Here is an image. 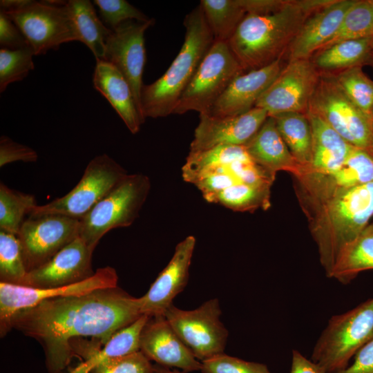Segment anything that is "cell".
Masks as SVG:
<instances>
[{"instance_id":"cell-1","label":"cell","mask_w":373,"mask_h":373,"mask_svg":"<svg viewBox=\"0 0 373 373\" xmlns=\"http://www.w3.org/2000/svg\"><path fill=\"white\" fill-rule=\"evenodd\" d=\"M142 315L140 298L116 287L44 300L16 313L10 328L41 344L48 373H63L75 342L91 337L104 345Z\"/></svg>"},{"instance_id":"cell-2","label":"cell","mask_w":373,"mask_h":373,"mask_svg":"<svg viewBox=\"0 0 373 373\" xmlns=\"http://www.w3.org/2000/svg\"><path fill=\"white\" fill-rule=\"evenodd\" d=\"M332 0H285L277 10L247 15L227 41L245 72L283 59L305 20Z\"/></svg>"},{"instance_id":"cell-3","label":"cell","mask_w":373,"mask_h":373,"mask_svg":"<svg viewBox=\"0 0 373 373\" xmlns=\"http://www.w3.org/2000/svg\"><path fill=\"white\" fill-rule=\"evenodd\" d=\"M184 26V42L175 58L160 78L142 87L140 104L145 119L173 114L181 95L214 43L200 5L186 15Z\"/></svg>"},{"instance_id":"cell-4","label":"cell","mask_w":373,"mask_h":373,"mask_svg":"<svg viewBox=\"0 0 373 373\" xmlns=\"http://www.w3.org/2000/svg\"><path fill=\"white\" fill-rule=\"evenodd\" d=\"M332 191L320 208L313 229L328 276L343 250L373 216V182L347 189L333 186Z\"/></svg>"},{"instance_id":"cell-5","label":"cell","mask_w":373,"mask_h":373,"mask_svg":"<svg viewBox=\"0 0 373 373\" xmlns=\"http://www.w3.org/2000/svg\"><path fill=\"white\" fill-rule=\"evenodd\" d=\"M150 189L147 175L127 174L79 220V237L94 250L110 230L131 226L139 216Z\"/></svg>"},{"instance_id":"cell-6","label":"cell","mask_w":373,"mask_h":373,"mask_svg":"<svg viewBox=\"0 0 373 373\" xmlns=\"http://www.w3.org/2000/svg\"><path fill=\"white\" fill-rule=\"evenodd\" d=\"M373 336V298L333 316L317 341L312 361L327 373L345 369L351 358Z\"/></svg>"},{"instance_id":"cell-7","label":"cell","mask_w":373,"mask_h":373,"mask_svg":"<svg viewBox=\"0 0 373 373\" xmlns=\"http://www.w3.org/2000/svg\"><path fill=\"white\" fill-rule=\"evenodd\" d=\"M127 174L107 154L95 156L88 162L82 178L72 190L49 203L35 206L28 216L57 214L80 220Z\"/></svg>"},{"instance_id":"cell-8","label":"cell","mask_w":373,"mask_h":373,"mask_svg":"<svg viewBox=\"0 0 373 373\" xmlns=\"http://www.w3.org/2000/svg\"><path fill=\"white\" fill-rule=\"evenodd\" d=\"M228 43H214L178 102L173 114H207L232 81L245 73Z\"/></svg>"},{"instance_id":"cell-9","label":"cell","mask_w":373,"mask_h":373,"mask_svg":"<svg viewBox=\"0 0 373 373\" xmlns=\"http://www.w3.org/2000/svg\"><path fill=\"white\" fill-rule=\"evenodd\" d=\"M307 111L320 116L351 145L372 150V120L347 97L332 74L321 73Z\"/></svg>"},{"instance_id":"cell-10","label":"cell","mask_w":373,"mask_h":373,"mask_svg":"<svg viewBox=\"0 0 373 373\" xmlns=\"http://www.w3.org/2000/svg\"><path fill=\"white\" fill-rule=\"evenodd\" d=\"M218 298H211L198 308L184 310L173 304L164 314L179 338L201 361L224 353L228 331L220 321Z\"/></svg>"},{"instance_id":"cell-11","label":"cell","mask_w":373,"mask_h":373,"mask_svg":"<svg viewBox=\"0 0 373 373\" xmlns=\"http://www.w3.org/2000/svg\"><path fill=\"white\" fill-rule=\"evenodd\" d=\"M5 12L21 31L35 55L57 50L62 44L78 41L74 21L66 5L32 1L23 8Z\"/></svg>"},{"instance_id":"cell-12","label":"cell","mask_w":373,"mask_h":373,"mask_svg":"<svg viewBox=\"0 0 373 373\" xmlns=\"http://www.w3.org/2000/svg\"><path fill=\"white\" fill-rule=\"evenodd\" d=\"M115 269L107 266L99 268L88 278L59 287L34 288L0 282V334L3 337L10 331L14 315L41 302L58 297L82 295L97 289L117 287Z\"/></svg>"},{"instance_id":"cell-13","label":"cell","mask_w":373,"mask_h":373,"mask_svg":"<svg viewBox=\"0 0 373 373\" xmlns=\"http://www.w3.org/2000/svg\"><path fill=\"white\" fill-rule=\"evenodd\" d=\"M321 75L310 58L289 61L255 107L265 110L269 116L290 112L306 113Z\"/></svg>"},{"instance_id":"cell-14","label":"cell","mask_w":373,"mask_h":373,"mask_svg":"<svg viewBox=\"0 0 373 373\" xmlns=\"http://www.w3.org/2000/svg\"><path fill=\"white\" fill-rule=\"evenodd\" d=\"M79 220L57 214L26 219L17 237L28 272L47 262L79 237Z\"/></svg>"},{"instance_id":"cell-15","label":"cell","mask_w":373,"mask_h":373,"mask_svg":"<svg viewBox=\"0 0 373 373\" xmlns=\"http://www.w3.org/2000/svg\"><path fill=\"white\" fill-rule=\"evenodd\" d=\"M154 23L155 19L151 18L146 21H126L112 30L106 43L104 60L115 66L127 80L141 114L142 75L146 59L144 34Z\"/></svg>"},{"instance_id":"cell-16","label":"cell","mask_w":373,"mask_h":373,"mask_svg":"<svg viewBox=\"0 0 373 373\" xmlns=\"http://www.w3.org/2000/svg\"><path fill=\"white\" fill-rule=\"evenodd\" d=\"M268 116L265 110L257 107L231 117H215L201 114L189 152L207 151L221 145L245 146Z\"/></svg>"},{"instance_id":"cell-17","label":"cell","mask_w":373,"mask_h":373,"mask_svg":"<svg viewBox=\"0 0 373 373\" xmlns=\"http://www.w3.org/2000/svg\"><path fill=\"white\" fill-rule=\"evenodd\" d=\"M195 238L189 236L175 247L167 265L159 274L147 292L140 297L142 314L164 316L173 299L183 291L189 280Z\"/></svg>"},{"instance_id":"cell-18","label":"cell","mask_w":373,"mask_h":373,"mask_svg":"<svg viewBox=\"0 0 373 373\" xmlns=\"http://www.w3.org/2000/svg\"><path fill=\"white\" fill-rule=\"evenodd\" d=\"M93 251L77 237L47 262L28 271L24 286L59 287L88 278L95 274L92 268Z\"/></svg>"},{"instance_id":"cell-19","label":"cell","mask_w":373,"mask_h":373,"mask_svg":"<svg viewBox=\"0 0 373 373\" xmlns=\"http://www.w3.org/2000/svg\"><path fill=\"white\" fill-rule=\"evenodd\" d=\"M140 350L156 364L185 372L198 371L202 363L179 338L163 315L149 316L140 340Z\"/></svg>"},{"instance_id":"cell-20","label":"cell","mask_w":373,"mask_h":373,"mask_svg":"<svg viewBox=\"0 0 373 373\" xmlns=\"http://www.w3.org/2000/svg\"><path fill=\"white\" fill-rule=\"evenodd\" d=\"M283 67L282 59H279L269 65L238 75L204 115L224 117L248 112L255 107Z\"/></svg>"},{"instance_id":"cell-21","label":"cell","mask_w":373,"mask_h":373,"mask_svg":"<svg viewBox=\"0 0 373 373\" xmlns=\"http://www.w3.org/2000/svg\"><path fill=\"white\" fill-rule=\"evenodd\" d=\"M356 0H332L304 22L287 52L289 61L309 59L328 42Z\"/></svg>"},{"instance_id":"cell-22","label":"cell","mask_w":373,"mask_h":373,"mask_svg":"<svg viewBox=\"0 0 373 373\" xmlns=\"http://www.w3.org/2000/svg\"><path fill=\"white\" fill-rule=\"evenodd\" d=\"M93 84L109 102L130 132L137 133L145 118L137 107L128 82L120 71L104 59H96Z\"/></svg>"},{"instance_id":"cell-23","label":"cell","mask_w":373,"mask_h":373,"mask_svg":"<svg viewBox=\"0 0 373 373\" xmlns=\"http://www.w3.org/2000/svg\"><path fill=\"white\" fill-rule=\"evenodd\" d=\"M245 147L256 164L273 175L278 171L303 175L306 170L288 149L271 116L267 117Z\"/></svg>"},{"instance_id":"cell-24","label":"cell","mask_w":373,"mask_h":373,"mask_svg":"<svg viewBox=\"0 0 373 373\" xmlns=\"http://www.w3.org/2000/svg\"><path fill=\"white\" fill-rule=\"evenodd\" d=\"M312 133V153L309 170L329 175L343 164L354 146L345 141L320 116L307 112Z\"/></svg>"},{"instance_id":"cell-25","label":"cell","mask_w":373,"mask_h":373,"mask_svg":"<svg viewBox=\"0 0 373 373\" xmlns=\"http://www.w3.org/2000/svg\"><path fill=\"white\" fill-rule=\"evenodd\" d=\"M371 39L341 41L318 50L310 59L321 73L332 74L362 66L363 64L368 63L372 54Z\"/></svg>"},{"instance_id":"cell-26","label":"cell","mask_w":373,"mask_h":373,"mask_svg":"<svg viewBox=\"0 0 373 373\" xmlns=\"http://www.w3.org/2000/svg\"><path fill=\"white\" fill-rule=\"evenodd\" d=\"M149 318V316L143 314L115 332L102 347L97 348L68 373H90L95 367L108 359L140 351V335Z\"/></svg>"},{"instance_id":"cell-27","label":"cell","mask_w":373,"mask_h":373,"mask_svg":"<svg viewBox=\"0 0 373 373\" xmlns=\"http://www.w3.org/2000/svg\"><path fill=\"white\" fill-rule=\"evenodd\" d=\"M66 6L74 21L78 41L92 51L96 59H104L112 30L102 23L89 0H70Z\"/></svg>"},{"instance_id":"cell-28","label":"cell","mask_w":373,"mask_h":373,"mask_svg":"<svg viewBox=\"0 0 373 373\" xmlns=\"http://www.w3.org/2000/svg\"><path fill=\"white\" fill-rule=\"evenodd\" d=\"M271 117L294 157L309 170L312 153V133L307 113H284Z\"/></svg>"},{"instance_id":"cell-29","label":"cell","mask_w":373,"mask_h":373,"mask_svg":"<svg viewBox=\"0 0 373 373\" xmlns=\"http://www.w3.org/2000/svg\"><path fill=\"white\" fill-rule=\"evenodd\" d=\"M373 269V224H368L340 254L329 277L348 283L361 271Z\"/></svg>"},{"instance_id":"cell-30","label":"cell","mask_w":373,"mask_h":373,"mask_svg":"<svg viewBox=\"0 0 373 373\" xmlns=\"http://www.w3.org/2000/svg\"><path fill=\"white\" fill-rule=\"evenodd\" d=\"M199 5L214 41L227 42L247 15L241 0H202Z\"/></svg>"},{"instance_id":"cell-31","label":"cell","mask_w":373,"mask_h":373,"mask_svg":"<svg viewBox=\"0 0 373 373\" xmlns=\"http://www.w3.org/2000/svg\"><path fill=\"white\" fill-rule=\"evenodd\" d=\"M270 186L238 184L204 198L233 211H249L269 204Z\"/></svg>"},{"instance_id":"cell-32","label":"cell","mask_w":373,"mask_h":373,"mask_svg":"<svg viewBox=\"0 0 373 373\" xmlns=\"http://www.w3.org/2000/svg\"><path fill=\"white\" fill-rule=\"evenodd\" d=\"M373 38V0H356L332 38L319 50L344 40Z\"/></svg>"},{"instance_id":"cell-33","label":"cell","mask_w":373,"mask_h":373,"mask_svg":"<svg viewBox=\"0 0 373 373\" xmlns=\"http://www.w3.org/2000/svg\"><path fill=\"white\" fill-rule=\"evenodd\" d=\"M37 205L33 195L12 189L1 182L0 230L17 236L25 216Z\"/></svg>"},{"instance_id":"cell-34","label":"cell","mask_w":373,"mask_h":373,"mask_svg":"<svg viewBox=\"0 0 373 373\" xmlns=\"http://www.w3.org/2000/svg\"><path fill=\"white\" fill-rule=\"evenodd\" d=\"M334 187L347 189L373 182V155L353 146L343 164L332 175Z\"/></svg>"},{"instance_id":"cell-35","label":"cell","mask_w":373,"mask_h":373,"mask_svg":"<svg viewBox=\"0 0 373 373\" xmlns=\"http://www.w3.org/2000/svg\"><path fill=\"white\" fill-rule=\"evenodd\" d=\"M333 76L347 97L372 120L373 81L363 73L362 66L341 70Z\"/></svg>"},{"instance_id":"cell-36","label":"cell","mask_w":373,"mask_h":373,"mask_svg":"<svg viewBox=\"0 0 373 373\" xmlns=\"http://www.w3.org/2000/svg\"><path fill=\"white\" fill-rule=\"evenodd\" d=\"M28 271L17 235L0 230V280L25 285Z\"/></svg>"},{"instance_id":"cell-37","label":"cell","mask_w":373,"mask_h":373,"mask_svg":"<svg viewBox=\"0 0 373 373\" xmlns=\"http://www.w3.org/2000/svg\"><path fill=\"white\" fill-rule=\"evenodd\" d=\"M249 160L252 159L245 146L221 145L207 151L189 152L182 168V174L184 175L207 168Z\"/></svg>"},{"instance_id":"cell-38","label":"cell","mask_w":373,"mask_h":373,"mask_svg":"<svg viewBox=\"0 0 373 373\" xmlns=\"http://www.w3.org/2000/svg\"><path fill=\"white\" fill-rule=\"evenodd\" d=\"M30 47L17 50L0 49V92L3 93L8 86L20 82L34 69Z\"/></svg>"},{"instance_id":"cell-39","label":"cell","mask_w":373,"mask_h":373,"mask_svg":"<svg viewBox=\"0 0 373 373\" xmlns=\"http://www.w3.org/2000/svg\"><path fill=\"white\" fill-rule=\"evenodd\" d=\"M100 17L112 30L128 21H146L148 16L125 0H95Z\"/></svg>"},{"instance_id":"cell-40","label":"cell","mask_w":373,"mask_h":373,"mask_svg":"<svg viewBox=\"0 0 373 373\" xmlns=\"http://www.w3.org/2000/svg\"><path fill=\"white\" fill-rule=\"evenodd\" d=\"M202 373H272L265 364L222 353L201 361Z\"/></svg>"},{"instance_id":"cell-41","label":"cell","mask_w":373,"mask_h":373,"mask_svg":"<svg viewBox=\"0 0 373 373\" xmlns=\"http://www.w3.org/2000/svg\"><path fill=\"white\" fill-rule=\"evenodd\" d=\"M90 373H155V370L154 365L138 351L99 363Z\"/></svg>"},{"instance_id":"cell-42","label":"cell","mask_w":373,"mask_h":373,"mask_svg":"<svg viewBox=\"0 0 373 373\" xmlns=\"http://www.w3.org/2000/svg\"><path fill=\"white\" fill-rule=\"evenodd\" d=\"M38 159L32 148L17 143L6 135L0 138V167L17 161L35 162Z\"/></svg>"},{"instance_id":"cell-43","label":"cell","mask_w":373,"mask_h":373,"mask_svg":"<svg viewBox=\"0 0 373 373\" xmlns=\"http://www.w3.org/2000/svg\"><path fill=\"white\" fill-rule=\"evenodd\" d=\"M1 48L17 50L30 47L18 26L3 10H0Z\"/></svg>"},{"instance_id":"cell-44","label":"cell","mask_w":373,"mask_h":373,"mask_svg":"<svg viewBox=\"0 0 373 373\" xmlns=\"http://www.w3.org/2000/svg\"><path fill=\"white\" fill-rule=\"evenodd\" d=\"M337 373H373V336L356 352L352 364Z\"/></svg>"},{"instance_id":"cell-45","label":"cell","mask_w":373,"mask_h":373,"mask_svg":"<svg viewBox=\"0 0 373 373\" xmlns=\"http://www.w3.org/2000/svg\"><path fill=\"white\" fill-rule=\"evenodd\" d=\"M290 373H327L321 367L303 356L298 351L292 352Z\"/></svg>"},{"instance_id":"cell-46","label":"cell","mask_w":373,"mask_h":373,"mask_svg":"<svg viewBox=\"0 0 373 373\" xmlns=\"http://www.w3.org/2000/svg\"><path fill=\"white\" fill-rule=\"evenodd\" d=\"M32 0H1L0 10L5 12L19 10L30 4Z\"/></svg>"},{"instance_id":"cell-47","label":"cell","mask_w":373,"mask_h":373,"mask_svg":"<svg viewBox=\"0 0 373 373\" xmlns=\"http://www.w3.org/2000/svg\"><path fill=\"white\" fill-rule=\"evenodd\" d=\"M155 373H186L178 369H171L157 364L154 365Z\"/></svg>"},{"instance_id":"cell-48","label":"cell","mask_w":373,"mask_h":373,"mask_svg":"<svg viewBox=\"0 0 373 373\" xmlns=\"http://www.w3.org/2000/svg\"><path fill=\"white\" fill-rule=\"evenodd\" d=\"M368 63L370 64L373 66V52H372V54L371 55V57H370Z\"/></svg>"},{"instance_id":"cell-49","label":"cell","mask_w":373,"mask_h":373,"mask_svg":"<svg viewBox=\"0 0 373 373\" xmlns=\"http://www.w3.org/2000/svg\"><path fill=\"white\" fill-rule=\"evenodd\" d=\"M371 45H372V48L373 49V38H372V39H371Z\"/></svg>"},{"instance_id":"cell-50","label":"cell","mask_w":373,"mask_h":373,"mask_svg":"<svg viewBox=\"0 0 373 373\" xmlns=\"http://www.w3.org/2000/svg\"><path fill=\"white\" fill-rule=\"evenodd\" d=\"M372 121H373V107H372Z\"/></svg>"},{"instance_id":"cell-51","label":"cell","mask_w":373,"mask_h":373,"mask_svg":"<svg viewBox=\"0 0 373 373\" xmlns=\"http://www.w3.org/2000/svg\"><path fill=\"white\" fill-rule=\"evenodd\" d=\"M372 150H373V147H372Z\"/></svg>"}]
</instances>
